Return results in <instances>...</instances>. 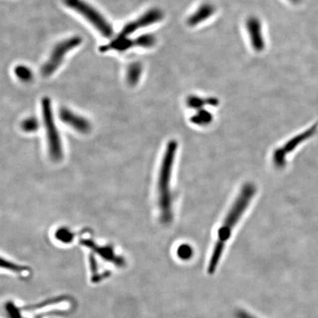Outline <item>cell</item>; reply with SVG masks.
<instances>
[{"mask_svg": "<svg viewBox=\"0 0 318 318\" xmlns=\"http://www.w3.org/2000/svg\"><path fill=\"white\" fill-rule=\"evenodd\" d=\"M81 42L82 38L80 36H73L58 43L52 49L47 62L41 68L42 75L45 77L52 75L62 64L67 52L78 47Z\"/></svg>", "mask_w": 318, "mask_h": 318, "instance_id": "5b68a950", "label": "cell"}, {"mask_svg": "<svg viewBox=\"0 0 318 318\" xmlns=\"http://www.w3.org/2000/svg\"><path fill=\"white\" fill-rule=\"evenodd\" d=\"M206 104L209 106H217L218 100L214 98L203 99L194 95L189 96L186 99V105L190 109H200Z\"/></svg>", "mask_w": 318, "mask_h": 318, "instance_id": "7c38bea8", "label": "cell"}, {"mask_svg": "<svg viewBox=\"0 0 318 318\" xmlns=\"http://www.w3.org/2000/svg\"><path fill=\"white\" fill-rule=\"evenodd\" d=\"M291 1H294V2H298V1H300V0H291Z\"/></svg>", "mask_w": 318, "mask_h": 318, "instance_id": "44dd1931", "label": "cell"}, {"mask_svg": "<svg viewBox=\"0 0 318 318\" xmlns=\"http://www.w3.org/2000/svg\"><path fill=\"white\" fill-rule=\"evenodd\" d=\"M1 268L10 270V271L16 272V273H23V272L27 271V268H25V267L15 265V264L11 263V262H9V261L4 260V259H1Z\"/></svg>", "mask_w": 318, "mask_h": 318, "instance_id": "ffe728a7", "label": "cell"}, {"mask_svg": "<svg viewBox=\"0 0 318 318\" xmlns=\"http://www.w3.org/2000/svg\"><path fill=\"white\" fill-rule=\"evenodd\" d=\"M256 192V187L251 183H245L228 211L223 224L217 231V239L208 265V273L214 274L223 256L225 245L231 238L234 227L251 204Z\"/></svg>", "mask_w": 318, "mask_h": 318, "instance_id": "6da1fadb", "label": "cell"}, {"mask_svg": "<svg viewBox=\"0 0 318 318\" xmlns=\"http://www.w3.org/2000/svg\"><path fill=\"white\" fill-rule=\"evenodd\" d=\"M212 120L213 115L211 113L208 111L201 110L191 117V122L196 126H206L212 122Z\"/></svg>", "mask_w": 318, "mask_h": 318, "instance_id": "5bb4252c", "label": "cell"}, {"mask_svg": "<svg viewBox=\"0 0 318 318\" xmlns=\"http://www.w3.org/2000/svg\"><path fill=\"white\" fill-rule=\"evenodd\" d=\"M80 243L101 256L104 260L112 262L119 267H123L125 265L124 259L120 256H117L111 246H99L91 239H81Z\"/></svg>", "mask_w": 318, "mask_h": 318, "instance_id": "9c48e42d", "label": "cell"}, {"mask_svg": "<svg viewBox=\"0 0 318 318\" xmlns=\"http://www.w3.org/2000/svg\"><path fill=\"white\" fill-rule=\"evenodd\" d=\"M21 128L26 133L35 132L39 128V122L35 117H27L21 122Z\"/></svg>", "mask_w": 318, "mask_h": 318, "instance_id": "ac0fdd59", "label": "cell"}, {"mask_svg": "<svg viewBox=\"0 0 318 318\" xmlns=\"http://www.w3.org/2000/svg\"><path fill=\"white\" fill-rule=\"evenodd\" d=\"M55 238L63 243H70L75 238V234L67 228H61L55 232Z\"/></svg>", "mask_w": 318, "mask_h": 318, "instance_id": "e0dca14e", "label": "cell"}, {"mask_svg": "<svg viewBox=\"0 0 318 318\" xmlns=\"http://www.w3.org/2000/svg\"><path fill=\"white\" fill-rule=\"evenodd\" d=\"M59 117L63 123L81 134H87L92 128L89 120L66 108L60 110Z\"/></svg>", "mask_w": 318, "mask_h": 318, "instance_id": "ba28073f", "label": "cell"}, {"mask_svg": "<svg viewBox=\"0 0 318 318\" xmlns=\"http://www.w3.org/2000/svg\"><path fill=\"white\" fill-rule=\"evenodd\" d=\"M14 73L18 79L21 81L25 82V83L31 81L32 78H33L32 71L27 66H24V65H18V66H16Z\"/></svg>", "mask_w": 318, "mask_h": 318, "instance_id": "2e32d148", "label": "cell"}, {"mask_svg": "<svg viewBox=\"0 0 318 318\" xmlns=\"http://www.w3.org/2000/svg\"><path fill=\"white\" fill-rule=\"evenodd\" d=\"M318 130V122L304 131L302 134L293 137L282 147H279V148L275 150L273 155V162L274 166L280 169L283 168L286 164L287 155L294 151L301 144L313 137L317 132Z\"/></svg>", "mask_w": 318, "mask_h": 318, "instance_id": "8992f818", "label": "cell"}, {"mask_svg": "<svg viewBox=\"0 0 318 318\" xmlns=\"http://www.w3.org/2000/svg\"><path fill=\"white\" fill-rule=\"evenodd\" d=\"M41 109L49 155L52 160L58 161L63 158L62 143L55 125L51 101L48 97H44L41 101Z\"/></svg>", "mask_w": 318, "mask_h": 318, "instance_id": "3957f363", "label": "cell"}, {"mask_svg": "<svg viewBox=\"0 0 318 318\" xmlns=\"http://www.w3.org/2000/svg\"><path fill=\"white\" fill-rule=\"evenodd\" d=\"M246 26L253 48L257 52L263 50L265 49V41L260 21L256 17H251L247 21Z\"/></svg>", "mask_w": 318, "mask_h": 318, "instance_id": "30bf717a", "label": "cell"}, {"mask_svg": "<svg viewBox=\"0 0 318 318\" xmlns=\"http://www.w3.org/2000/svg\"><path fill=\"white\" fill-rule=\"evenodd\" d=\"M177 254L182 260H188L192 256L193 250L189 245H182L177 249Z\"/></svg>", "mask_w": 318, "mask_h": 318, "instance_id": "d6986e66", "label": "cell"}, {"mask_svg": "<svg viewBox=\"0 0 318 318\" xmlns=\"http://www.w3.org/2000/svg\"><path fill=\"white\" fill-rule=\"evenodd\" d=\"M177 151V142L170 140L166 145L159 170V208L160 220L164 224L170 223L173 220V195L171 189V180Z\"/></svg>", "mask_w": 318, "mask_h": 318, "instance_id": "7a4b0ae2", "label": "cell"}, {"mask_svg": "<svg viewBox=\"0 0 318 318\" xmlns=\"http://www.w3.org/2000/svg\"><path fill=\"white\" fill-rule=\"evenodd\" d=\"M157 38L152 34H144L134 39V47L149 48L155 45Z\"/></svg>", "mask_w": 318, "mask_h": 318, "instance_id": "9a60e30c", "label": "cell"}, {"mask_svg": "<svg viewBox=\"0 0 318 318\" xmlns=\"http://www.w3.org/2000/svg\"><path fill=\"white\" fill-rule=\"evenodd\" d=\"M67 7L78 12L88 20L106 38H111L114 30L110 23L95 7L83 0H64Z\"/></svg>", "mask_w": 318, "mask_h": 318, "instance_id": "277c9868", "label": "cell"}, {"mask_svg": "<svg viewBox=\"0 0 318 318\" xmlns=\"http://www.w3.org/2000/svg\"><path fill=\"white\" fill-rule=\"evenodd\" d=\"M143 72V66L140 63H133L128 66L127 81L128 84L134 86L139 83Z\"/></svg>", "mask_w": 318, "mask_h": 318, "instance_id": "4fadbf2b", "label": "cell"}, {"mask_svg": "<svg viewBox=\"0 0 318 318\" xmlns=\"http://www.w3.org/2000/svg\"><path fill=\"white\" fill-rule=\"evenodd\" d=\"M163 14L161 10L157 8L151 9L137 19L128 23L117 36L120 38H128V35L134 33L139 29L148 27L160 21L163 18Z\"/></svg>", "mask_w": 318, "mask_h": 318, "instance_id": "52a82bcc", "label": "cell"}, {"mask_svg": "<svg viewBox=\"0 0 318 318\" xmlns=\"http://www.w3.org/2000/svg\"><path fill=\"white\" fill-rule=\"evenodd\" d=\"M215 11L214 6L211 4H203L193 13L189 18L187 23L189 26H196L200 23L203 22L205 20L208 19L210 16H212Z\"/></svg>", "mask_w": 318, "mask_h": 318, "instance_id": "8fae6325", "label": "cell"}]
</instances>
